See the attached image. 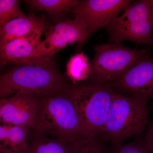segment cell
Here are the masks:
<instances>
[{
	"label": "cell",
	"instance_id": "cell-12",
	"mask_svg": "<svg viewBox=\"0 0 153 153\" xmlns=\"http://www.w3.org/2000/svg\"><path fill=\"white\" fill-rule=\"evenodd\" d=\"M77 141L69 140L33 128L29 130L26 138L28 153H73Z\"/></svg>",
	"mask_w": 153,
	"mask_h": 153
},
{
	"label": "cell",
	"instance_id": "cell-22",
	"mask_svg": "<svg viewBox=\"0 0 153 153\" xmlns=\"http://www.w3.org/2000/svg\"><path fill=\"white\" fill-rule=\"evenodd\" d=\"M3 104H4V100H0V124L1 123V113Z\"/></svg>",
	"mask_w": 153,
	"mask_h": 153
},
{
	"label": "cell",
	"instance_id": "cell-9",
	"mask_svg": "<svg viewBox=\"0 0 153 153\" xmlns=\"http://www.w3.org/2000/svg\"><path fill=\"white\" fill-rule=\"evenodd\" d=\"M41 33L14 39L0 51V65H42L52 63L41 49Z\"/></svg>",
	"mask_w": 153,
	"mask_h": 153
},
{
	"label": "cell",
	"instance_id": "cell-1",
	"mask_svg": "<svg viewBox=\"0 0 153 153\" xmlns=\"http://www.w3.org/2000/svg\"><path fill=\"white\" fill-rule=\"evenodd\" d=\"M71 82L53 63L42 65H17L0 73V100L19 93L46 96L64 90Z\"/></svg>",
	"mask_w": 153,
	"mask_h": 153
},
{
	"label": "cell",
	"instance_id": "cell-2",
	"mask_svg": "<svg viewBox=\"0 0 153 153\" xmlns=\"http://www.w3.org/2000/svg\"><path fill=\"white\" fill-rule=\"evenodd\" d=\"M71 84L59 93L40 97L32 128L72 141L85 137L69 92Z\"/></svg>",
	"mask_w": 153,
	"mask_h": 153
},
{
	"label": "cell",
	"instance_id": "cell-20",
	"mask_svg": "<svg viewBox=\"0 0 153 153\" xmlns=\"http://www.w3.org/2000/svg\"><path fill=\"white\" fill-rule=\"evenodd\" d=\"M143 143L150 152L153 153V120L149 125L147 132Z\"/></svg>",
	"mask_w": 153,
	"mask_h": 153
},
{
	"label": "cell",
	"instance_id": "cell-17",
	"mask_svg": "<svg viewBox=\"0 0 153 153\" xmlns=\"http://www.w3.org/2000/svg\"><path fill=\"white\" fill-rule=\"evenodd\" d=\"M73 153H108V149L97 136L78 140Z\"/></svg>",
	"mask_w": 153,
	"mask_h": 153
},
{
	"label": "cell",
	"instance_id": "cell-23",
	"mask_svg": "<svg viewBox=\"0 0 153 153\" xmlns=\"http://www.w3.org/2000/svg\"><path fill=\"white\" fill-rule=\"evenodd\" d=\"M0 153H3V152H2L0 150Z\"/></svg>",
	"mask_w": 153,
	"mask_h": 153
},
{
	"label": "cell",
	"instance_id": "cell-5",
	"mask_svg": "<svg viewBox=\"0 0 153 153\" xmlns=\"http://www.w3.org/2000/svg\"><path fill=\"white\" fill-rule=\"evenodd\" d=\"M94 49L87 80L97 83L108 84L130 67L150 57L149 49H131L111 42L96 45Z\"/></svg>",
	"mask_w": 153,
	"mask_h": 153
},
{
	"label": "cell",
	"instance_id": "cell-15",
	"mask_svg": "<svg viewBox=\"0 0 153 153\" xmlns=\"http://www.w3.org/2000/svg\"><path fill=\"white\" fill-rule=\"evenodd\" d=\"M90 73V62L87 55L83 52L76 53L68 60L66 73L73 85L87 80Z\"/></svg>",
	"mask_w": 153,
	"mask_h": 153
},
{
	"label": "cell",
	"instance_id": "cell-13",
	"mask_svg": "<svg viewBox=\"0 0 153 153\" xmlns=\"http://www.w3.org/2000/svg\"><path fill=\"white\" fill-rule=\"evenodd\" d=\"M44 25V17L32 14L12 19L0 32V51L12 40L42 33Z\"/></svg>",
	"mask_w": 153,
	"mask_h": 153
},
{
	"label": "cell",
	"instance_id": "cell-8",
	"mask_svg": "<svg viewBox=\"0 0 153 153\" xmlns=\"http://www.w3.org/2000/svg\"><path fill=\"white\" fill-rule=\"evenodd\" d=\"M108 84L120 94H129L147 101L153 99V56L130 67Z\"/></svg>",
	"mask_w": 153,
	"mask_h": 153
},
{
	"label": "cell",
	"instance_id": "cell-14",
	"mask_svg": "<svg viewBox=\"0 0 153 153\" xmlns=\"http://www.w3.org/2000/svg\"><path fill=\"white\" fill-rule=\"evenodd\" d=\"M28 131L17 126L0 124V150L4 153H28Z\"/></svg>",
	"mask_w": 153,
	"mask_h": 153
},
{
	"label": "cell",
	"instance_id": "cell-4",
	"mask_svg": "<svg viewBox=\"0 0 153 153\" xmlns=\"http://www.w3.org/2000/svg\"><path fill=\"white\" fill-rule=\"evenodd\" d=\"M69 90L84 137L99 136L116 91L108 84L88 80L76 85L71 83Z\"/></svg>",
	"mask_w": 153,
	"mask_h": 153
},
{
	"label": "cell",
	"instance_id": "cell-11",
	"mask_svg": "<svg viewBox=\"0 0 153 153\" xmlns=\"http://www.w3.org/2000/svg\"><path fill=\"white\" fill-rule=\"evenodd\" d=\"M87 39L86 30L81 23L74 19L64 20L50 27L41 41V50L45 57L52 58L63 48Z\"/></svg>",
	"mask_w": 153,
	"mask_h": 153
},
{
	"label": "cell",
	"instance_id": "cell-24",
	"mask_svg": "<svg viewBox=\"0 0 153 153\" xmlns=\"http://www.w3.org/2000/svg\"><path fill=\"white\" fill-rule=\"evenodd\" d=\"M0 66H1V65H0Z\"/></svg>",
	"mask_w": 153,
	"mask_h": 153
},
{
	"label": "cell",
	"instance_id": "cell-21",
	"mask_svg": "<svg viewBox=\"0 0 153 153\" xmlns=\"http://www.w3.org/2000/svg\"><path fill=\"white\" fill-rule=\"evenodd\" d=\"M150 2L151 21H152V32L153 39V0H150Z\"/></svg>",
	"mask_w": 153,
	"mask_h": 153
},
{
	"label": "cell",
	"instance_id": "cell-10",
	"mask_svg": "<svg viewBox=\"0 0 153 153\" xmlns=\"http://www.w3.org/2000/svg\"><path fill=\"white\" fill-rule=\"evenodd\" d=\"M40 96L19 93L3 99L1 124L17 126L29 131L32 128L38 113Z\"/></svg>",
	"mask_w": 153,
	"mask_h": 153
},
{
	"label": "cell",
	"instance_id": "cell-7",
	"mask_svg": "<svg viewBox=\"0 0 153 153\" xmlns=\"http://www.w3.org/2000/svg\"><path fill=\"white\" fill-rule=\"evenodd\" d=\"M129 0L78 1L71 13L85 27L87 38L105 28L132 2Z\"/></svg>",
	"mask_w": 153,
	"mask_h": 153
},
{
	"label": "cell",
	"instance_id": "cell-16",
	"mask_svg": "<svg viewBox=\"0 0 153 153\" xmlns=\"http://www.w3.org/2000/svg\"><path fill=\"white\" fill-rule=\"evenodd\" d=\"M33 10L47 12L51 16L59 17L72 12L77 0H27L24 1Z\"/></svg>",
	"mask_w": 153,
	"mask_h": 153
},
{
	"label": "cell",
	"instance_id": "cell-18",
	"mask_svg": "<svg viewBox=\"0 0 153 153\" xmlns=\"http://www.w3.org/2000/svg\"><path fill=\"white\" fill-rule=\"evenodd\" d=\"M19 3L16 0H0V32L9 21L26 16L20 8Z\"/></svg>",
	"mask_w": 153,
	"mask_h": 153
},
{
	"label": "cell",
	"instance_id": "cell-19",
	"mask_svg": "<svg viewBox=\"0 0 153 153\" xmlns=\"http://www.w3.org/2000/svg\"><path fill=\"white\" fill-rule=\"evenodd\" d=\"M108 153H151L143 143L134 142L117 145L108 149Z\"/></svg>",
	"mask_w": 153,
	"mask_h": 153
},
{
	"label": "cell",
	"instance_id": "cell-6",
	"mask_svg": "<svg viewBox=\"0 0 153 153\" xmlns=\"http://www.w3.org/2000/svg\"><path fill=\"white\" fill-rule=\"evenodd\" d=\"M104 29L111 43L129 41L153 46L150 0L131 2Z\"/></svg>",
	"mask_w": 153,
	"mask_h": 153
},
{
	"label": "cell",
	"instance_id": "cell-3",
	"mask_svg": "<svg viewBox=\"0 0 153 153\" xmlns=\"http://www.w3.org/2000/svg\"><path fill=\"white\" fill-rule=\"evenodd\" d=\"M148 116L147 101L116 92L99 136L103 143H110L111 146L121 144L125 140L142 132Z\"/></svg>",
	"mask_w": 153,
	"mask_h": 153
}]
</instances>
